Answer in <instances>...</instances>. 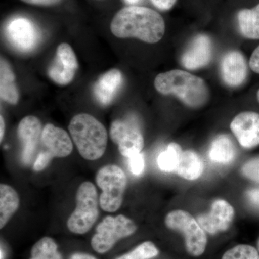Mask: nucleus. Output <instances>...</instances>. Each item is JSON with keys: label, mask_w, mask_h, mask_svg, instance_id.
Here are the masks:
<instances>
[{"label": "nucleus", "mask_w": 259, "mask_h": 259, "mask_svg": "<svg viewBox=\"0 0 259 259\" xmlns=\"http://www.w3.org/2000/svg\"><path fill=\"white\" fill-rule=\"evenodd\" d=\"M110 30L120 38L136 37L148 44H156L164 35L165 22L155 10L129 6L117 12L110 24Z\"/></svg>", "instance_id": "f257e3e1"}, {"label": "nucleus", "mask_w": 259, "mask_h": 259, "mask_svg": "<svg viewBox=\"0 0 259 259\" xmlns=\"http://www.w3.org/2000/svg\"><path fill=\"white\" fill-rule=\"evenodd\" d=\"M154 86L162 95H174L187 106L199 108L206 105L209 91L202 78L182 70H171L156 76Z\"/></svg>", "instance_id": "f03ea898"}, {"label": "nucleus", "mask_w": 259, "mask_h": 259, "mask_svg": "<svg viewBox=\"0 0 259 259\" xmlns=\"http://www.w3.org/2000/svg\"><path fill=\"white\" fill-rule=\"evenodd\" d=\"M69 131L81 156L95 161L106 151L107 133L105 126L93 115L78 114L70 122Z\"/></svg>", "instance_id": "7ed1b4c3"}, {"label": "nucleus", "mask_w": 259, "mask_h": 259, "mask_svg": "<svg viewBox=\"0 0 259 259\" xmlns=\"http://www.w3.org/2000/svg\"><path fill=\"white\" fill-rule=\"evenodd\" d=\"M76 209L67 221L71 233L83 235L91 230L99 216L100 198L92 182H83L76 192Z\"/></svg>", "instance_id": "20e7f679"}, {"label": "nucleus", "mask_w": 259, "mask_h": 259, "mask_svg": "<svg viewBox=\"0 0 259 259\" xmlns=\"http://www.w3.org/2000/svg\"><path fill=\"white\" fill-rule=\"evenodd\" d=\"M165 224L170 230L183 234L189 254L193 257L203 254L207 248V235L190 213L181 209L171 211L165 218Z\"/></svg>", "instance_id": "39448f33"}, {"label": "nucleus", "mask_w": 259, "mask_h": 259, "mask_svg": "<svg viewBox=\"0 0 259 259\" xmlns=\"http://www.w3.org/2000/svg\"><path fill=\"white\" fill-rule=\"evenodd\" d=\"M96 182L102 190L100 207L105 212H116L122 205L127 187L125 172L117 165H107L97 172Z\"/></svg>", "instance_id": "423d86ee"}, {"label": "nucleus", "mask_w": 259, "mask_h": 259, "mask_svg": "<svg viewBox=\"0 0 259 259\" xmlns=\"http://www.w3.org/2000/svg\"><path fill=\"white\" fill-rule=\"evenodd\" d=\"M40 143V149L34 161L35 171L45 169L53 158L66 157L73 151L72 141L69 134L52 124H47L42 128Z\"/></svg>", "instance_id": "0eeeda50"}, {"label": "nucleus", "mask_w": 259, "mask_h": 259, "mask_svg": "<svg viewBox=\"0 0 259 259\" xmlns=\"http://www.w3.org/2000/svg\"><path fill=\"white\" fill-rule=\"evenodd\" d=\"M137 226L134 221L123 214L107 216L96 228V233L92 238L91 245L97 253L110 251L120 240L132 236Z\"/></svg>", "instance_id": "6e6552de"}, {"label": "nucleus", "mask_w": 259, "mask_h": 259, "mask_svg": "<svg viewBox=\"0 0 259 259\" xmlns=\"http://www.w3.org/2000/svg\"><path fill=\"white\" fill-rule=\"evenodd\" d=\"M110 137L122 156L130 158L141 153L144 139L141 127L132 117L116 120L110 126Z\"/></svg>", "instance_id": "1a4fd4ad"}, {"label": "nucleus", "mask_w": 259, "mask_h": 259, "mask_svg": "<svg viewBox=\"0 0 259 259\" xmlns=\"http://www.w3.org/2000/svg\"><path fill=\"white\" fill-rule=\"evenodd\" d=\"M77 59L69 44H61L56 49V56L48 70L49 77L57 84H68L74 79L77 71Z\"/></svg>", "instance_id": "9d476101"}, {"label": "nucleus", "mask_w": 259, "mask_h": 259, "mask_svg": "<svg viewBox=\"0 0 259 259\" xmlns=\"http://www.w3.org/2000/svg\"><path fill=\"white\" fill-rule=\"evenodd\" d=\"M235 216L233 206L224 199H216L207 214H201L197 218L199 224L204 231L214 235L226 231L231 226Z\"/></svg>", "instance_id": "9b49d317"}, {"label": "nucleus", "mask_w": 259, "mask_h": 259, "mask_svg": "<svg viewBox=\"0 0 259 259\" xmlns=\"http://www.w3.org/2000/svg\"><path fill=\"white\" fill-rule=\"evenodd\" d=\"M42 131L41 122L35 116H27L19 123L18 135L23 147L21 158L24 164H30L35 158Z\"/></svg>", "instance_id": "f8f14e48"}, {"label": "nucleus", "mask_w": 259, "mask_h": 259, "mask_svg": "<svg viewBox=\"0 0 259 259\" xmlns=\"http://www.w3.org/2000/svg\"><path fill=\"white\" fill-rule=\"evenodd\" d=\"M231 129L238 143L245 148L259 145V114L243 112L236 116L231 123Z\"/></svg>", "instance_id": "ddd939ff"}, {"label": "nucleus", "mask_w": 259, "mask_h": 259, "mask_svg": "<svg viewBox=\"0 0 259 259\" xmlns=\"http://www.w3.org/2000/svg\"><path fill=\"white\" fill-rule=\"evenodd\" d=\"M212 53L211 39L207 35H197L182 54V66L190 70L204 67L212 60Z\"/></svg>", "instance_id": "4468645a"}, {"label": "nucleus", "mask_w": 259, "mask_h": 259, "mask_svg": "<svg viewBox=\"0 0 259 259\" xmlns=\"http://www.w3.org/2000/svg\"><path fill=\"white\" fill-rule=\"evenodd\" d=\"M8 39L12 45L21 51H31L37 44V32L27 18H17L8 24Z\"/></svg>", "instance_id": "2eb2a0df"}, {"label": "nucleus", "mask_w": 259, "mask_h": 259, "mask_svg": "<svg viewBox=\"0 0 259 259\" xmlns=\"http://www.w3.org/2000/svg\"><path fill=\"white\" fill-rule=\"evenodd\" d=\"M221 71L223 81L228 86L232 88L241 86L248 74L244 56L237 51L228 53L221 61Z\"/></svg>", "instance_id": "dca6fc26"}, {"label": "nucleus", "mask_w": 259, "mask_h": 259, "mask_svg": "<svg viewBox=\"0 0 259 259\" xmlns=\"http://www.w3.org/2000/svg\"><path fill=\"white\" fill-rule=\"evenodd\" d=\"M122 75L118 69H111L100 76L94 88L97 101L103 105L111 103L122 86Z\"/></svg>", "instance_id": "f3484780"}, {"label": "nucleus", "mask_w": 259, "mask_h": 259, "mask_svg": "<svg viewBox=\"0 0 259 259\" xmlns=\"http://www.w3.org/2000/svg\"><path fill=\"white\" fill-rule=\"evenodd\" d=\"M236 148L228 135H220L213 140L209 149V158L220 164H228L235 159Z\"/></svg>", "instance_id": "a211bd4d"}, {"label": "nucleus", "mask_w": 259, "mask_h": 259, "mask_svg": "<svg viewBox=\"0 0 259 259\" xmlns=\"http://www.w3.org/2000/svg\"><path fill=\"white\" fill-rule=\"evenodd\" d=\"M202 158L192 151H183L175 173L187 180H196L203 172Z\"/></svg>", "instance_id": "6ab92c4d"}, {"label": "nucleus", "mask_w": 259, "mask_h": 259, "mask_svg": "<svg viewBox=\"0 0 259 259\" xmlns=\"http://www.w3.org/2000/svg\"><path fill=\"white\" fill-rule=\"evenodd\" d=\"M0 96L2 100L11 105H16L20 97L14 73L10 64L3 58L0 69Z\"/></svg>", "instance_id": "aec40b11"}, {"label": "nucleus", "mask_w": 259, "mask_h": 259, "mask_svg": "<svg viewBox=\"0 0 259 259\" xmlns=\"http://www.w3.org/2000/svg\"><path fill=\"white\" fill-rule=\"evenodd\" d=\"M20 205L16 191L9 185H0V228L3 229Z\"/></svg>", "instance_id": "412c9836"}, {"label": "nucleus", "mask_w": 259, "mask_h": 259, "mask_svg": "<svg viewBox=\"0 0 259 259\" xmlns=\"http://www.w3.org/2000/svg\"><path fill=\"white\" fill-rule=\"evenodd\" d=\"M238 27L243 37L259 39V4L252 9H243L238 13Z\"/></svg>", "instance_id": "4be33fe9"}, {"label": "nucleus", "mask_w": 259, "mask_h": 259, "mask_svg": "<svg viewBox=\"0 0 259 259\" xmlns=\"http://www.w3.org/2000/svg\"><path fill=\"white\" fill-rule=\"evenodd\" d=\"M183 151L178 144L171 143L158 157V166L162 171L175 173Z\"/></svg>", "instance_id": "5701e85b"}, {"label": "nucleus", "mask_w": 259, "mask_h": 259, "mask_svg": "<svg viewBox=\"0 0 259 259\" xmlns=\"http://www.w3.org/2000/svg\"><path fill=\"white\" fill-rule=\"evenodd\" d=\"M30 259H62L53 238L44 237L32 246Z\"/></svg>", "instance_id": "b1692460"}, {"label": "nucleus", "mask_w": 259, "mask_h": 259, "mask_svg": "<svg viewBox=\"0 0 259 259\" xmlns=\"http://www.w3.org/2000/svg\"><path fill=\"white\" fill-rule=\"evenodd\" d=\"M159 254V250L154 243L146 241L136 246L134 250L117 257L116 259H151Z\"/></svg>", "instance_id": "393cba45"}, {"label": "nucleus", "mask_w": 259, "mask_h": 259, "mask_svg": "<svg viewBox=\"0 0 259 259\" xmlns=\"http://www.w3.org/2000/svg\"><path fill=\"white\" fill-rule=\"evenodd\" d=\"M222 259H259V254L254 247L241 244L227 250Z\"/></svg>", "instance_id": "a878e982"}, {"label": "nucleus", "mask_w": 259, "mask_h": 259, "mask_svg": "<svg viewBox=\"0 0 259 259\" xmlns=\"http://www.w3.org/2000/svg\"><path fill=\"white\" fill-rule=\"evenodd\" d=\"M241 174L245 178L259 183V156L245 162L242 166Z\"/></svg>", "instance_id": "bb28decb"}, {"label": "nucleus", "mask_w": 259, "mask_h": 259, "mask_svg": "<svg viewBox=\"0 0 259 259\" xmlns=\"http://www.w3.org/2000/svg\"><path fill=\"white\" fill-rule=\"evenodd\" d=\"M130 171L133 175L139 176L144 172L145 161L144 154L141 153L128 158Z\"/></svg>", "instance_id": "cd10ccee"}, {"label": "nucleus", "mask_w": 259, "mask_h": 259, "mask_svg": "<svg viewBox=\"0 0 259 259\" xmlns=\"http://www.w3.org/2000/svg\"><path fill=\"white\" fill-rule=\"evenodd\" d=\"M153 5L161 10H168L173 8L177 0H151Z\"/></svg>", "instance_id": "c85d7f7f"}, {"label": "nucleus", "mask_w": 259, "mask_h": 259, "mask_svg": "<svg viewBox=\"0 0 259 259\" xmlns=\"http://www.w3.org/2000/svg\"><path fill=\"white\" fill-rule=\"evenodd\" d=\"M249 66L252 71L259 74V46L250 56Z\"/></svg>", "instance_id": "c756f323"}, {"label": "nucleus", "mask_w": 259, "mask_h": 259, "mask_svg": "<svg viewBox=\"0 0 259 259\" xmlns=\"http://www.w3.org/2000/svg\"><path fill=\"white\" fill-rule=\"evenodd\" d=\"M246 197L250 203L259 207V188L250 189L247 191Z\"/></svg>", "instance_id": "7c9ffc66"}, {"label": "nucleus", "mask_w": 259, "mask_h": 259, "mask_svg": "<svg viewBox=\"0 0 259 259\" xmlns=\"http://www.w3.org/2000/svg\"><path fill=\"white\" fill-rule=\"evenodd\" d=\"M28 4L39 5V6H52L60 3L61 0H22Z\"/></svg>", "instance_id": "2f4dec72"}, {"label": "nucleus", "mask_w": 259, "mask_h": 259, "mask_svg": "<svg viewBox=\"0 0 259 259\" xmlns=\"http://www.w3.org/2000/svg\"><path fill=\"white\" fill-rule=\"evenodd\" d=\"M70 259H97L93 255L85 253H76L71 255Z\"/></svg>", "instance_id": "473e14b6"}, {"label": "nucleus", "mask_w": 259, "mask_h": 259, "mask_svg": "<svg viewBox=\"0 0 259 259\" xmlns=\"http://www.w3.org/2000/svg\"><path fill=\"white\" fill-rule=\"evenodd\" d=\"M0 128H1V131H0V141H3V137H4L5 135V120L4 118H3V116H0Z\"/></svg>", "instance_id": "72a5a7b5"}, {"label": "nucleus", "mask_w": 259, "mask_h": 259, "mask_svg": "<svg viewBox=\"0 0 259 259\" xmlns=\"http://www.w3.org/2000/svg\"><path fill=\"white\" fill-rule=\"evenodd\" d=\"M125 1L127 3V4L134 6V5L138 4L141 0H125Z\"/></svg>", "instance_id": "f704fd0d"}, {"label": "nucleus", "mask_w": 259, "mask_h": 259, "mask_svg": "<svg viewBox=\"0 0 259 259\" xmlns=\"http://www.w3.org/2000/svg\"><path fill=\"white\" fill-rule=\"evenodd\" d=\"M257 98H258V100L259 101V90L258 93H257Z\"/></svg>", "instance_id": "c9c22d12"}, {"label": "nucleus", "mask_w": 259, "mask_h": 259, "mask_svg": "<svg viewBox=\"0 0 259 259\" xmlns=\"http://www.w3.org/2000/svg\"><path fill=\"white\" fill-rule=\"evenodd\" d=\"M257 246H258V251H259V239L258 241V243H257Z\"/></svg>", "instance_id": "e433bc0d"}]
</instances>
